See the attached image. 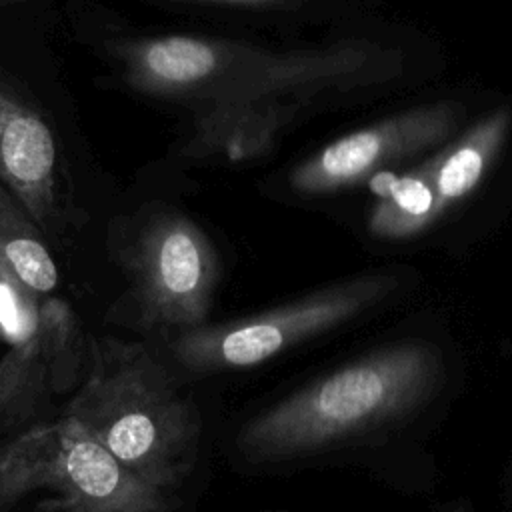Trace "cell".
<instances>
[{"label":"cell","mask_w":512,"mask_h":512,"mask_svg":"<svg viewBox=\"0 0 512 512\" xmlns=\"http://www.w3.org/2000/svg\"><path fill=\"white\" fill-rule=\"evenodd\" d=\"M444 380L440 350L404 340L310 382L244 424L238 448L250 460L324 450L398 422L428 404Z\"/></svg>","instance_id":"cell-1"},{"label":"cell","mask_w":512,"mask_h":512,"mask_svg":"<svg viewBox=\"0 0 512 512\" xmlns=\"http://www.w3.org/2000/svg\"><path fill=\"white\" fill-rule=\"evenodd\" d=\"M62 416L76 420L126 468L158 488L174 490L194 464L198 412L140 342L92 340L84 380Z\"/></svg>","instance_id":"cell-2"},{"label":"cell","mask_w":512,"mask_h":512,"mask_svg":"<svg viewBox=\"0 0 512 512\" xmlns=\"http://www.w3.org/2000/svg\"><path fill=\"white\" fill-rule=\"evenodd\" d=\"M26 496L44 512H172L176 504L172 490L134 474L68 416L0 442V502Z\"/></svg>","instance_id":"cell-3"},{"label":"cell","mask_w":512,"mask_h":512,"mask_svg":"<svg viewBox=\"0 0 512 512\" xmlns=\"http://www.w3.org/2000/svg\"><path fill=\"white\" fill-rule=\"evenodd\" d=\"M394 286L392 276H360L234 322L180 332L172 352L192 372L250 368L352 320L384 300Z\"/></svg>","instance_id":"cell-4"},{"label":"cell","mask_w":512,"mask_h":512,"mask_svg":"<svg viewBox=\"0 0 512 512\" xmlns=\"http://www.w3.org/2000/svg\"><path fill=\"white\" fill-rule=\"evenodd\" d=\"M126 264L140 320L154 330L186 332L208 318L220 276L204 230L176 210H158L138 228Z\"/></svg>","instance_id":"cell-5"},{"label":"cell","mask_w":512,"mask_h":512,"mask_svg":"<svg viewBox=\"0 0 512 512\" xmlns=\"http://www.w3.org/2000/svg\"><path fill=\"white\" fill-rule=\"evenodd\" d=\"M456 102L418 106L336 138L290 172L300 194H330L356 186L384 168L446 142L462 120Z\"/></svg>","instance_id":"cell-6"},{"label":"cell","mask_w":512,"mask_h":512,"mask_svg":"<svg viewBox=\"0 0 512 512\" xmlns=\"http://www.w3.org/2000/svg\"><path fill=\"white\" fill-rule=\"evenodd\" d=\"M82 330L70 306L48 296L28 334L0 358V432L24 430L80 376Z\"/></svg>","instance_id":"cell-7"},{"label":"cell","mask_w":512,"mask_h":512,"mask_svg":"<svg viewBox=\"0 0 512 512\" xmlns=\"http://www.w3.org/2000/svg\"><path fill=\"white\" fill-rule=\"evenodd\" d=\"M0 182L48 234L62 216L64 164L44 112L0 80Z\"/></svg>","instance_id":"cell-8"},{"label":"cell","mask_w":512,"mask_h":512,"mask_svg":"<svg viewBox=\"0 0 512 512\" xmlns=\"http://www.w3.org/2000/svg\"><path fill=\"white\" fill-rule=\"evenodd\" d=\"M58 282L56 262L22 204L0 182V338L20 340Z\"/></svg>","instance_id":"cell-9"},{"label":"cell","mask_w":512,"mask_h":512,"mask_svg":"<svg viewBox=\"0 0 512 512\" xmlns=\"http://www.w3.org/2000/svg\"><path fill=\"white\" fill-rule=\"evenodd\" d=\"M510 126L512 112L508 106H500L426 158L440 216L476 190L498 158Z\"/></svg>","instance_id":"cell-10"},{"label":"cell","mask_w":512,"mask_h":512,"mask_svg":"<svg viewBox=\"0 0 512 512\" xmlns=\"http://www.w3.org/2000/svg\"><path fill=\"white\" fill-rule=\"evenodd\" d=\"M370 180L378 194L368 216V228L374 236L388 240L412 238L440 218L426 160L400 176L382 170Z\"/></svg>","instance_id":"cell-11"},{"label":"cell","mask_w":512,"mask_h":512,"mask_svg":"<svg viewBox=\"0 0 512 512\" xmlns=\"http://www.w3.org/2000/svg\"><path fill=\"white\" fill-rule=\"evenodd\" d=\"M204 2H226V4H248V6H262V4H274L280 0H204Z\"/></svg>","instance_id":"cell-12"},{"label":"cell","mask_w":512,"mask_h":512,"mask_svg":"<svg viewBox=\"0 0 512 512\" xmlns=\"http://www.w3.org/2000/svg\"><path fill=\"white\" fill-rule=\"evenodd\" d=\"M8 2H18V0H0V6H2V4H8Z\"/></svg>","instance_id":"cell-13"},{"label":"cell","mask_w":512,"mask_h":512,"mask_svg":"<svg viewBox=\"0 0 512 512\" xmlns=\"http://www.w3.org/2000/svg\"><path fill=\"white\" fill-rule=\"evenodd\" d=\"M454 512H466V510H464V508H460V510H454Z\"/></svg>","instance_id":"cell-14"}]
</instances>
